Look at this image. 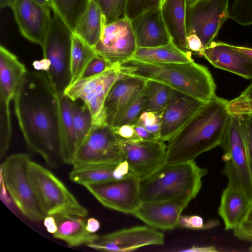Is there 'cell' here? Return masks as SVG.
I'll return each mask as SVG.
<instances>
[{
    "mask_svg": "<svg viewBox=\"0 0 252 252\" xmlns=\"http://www.w3.org/2000/svg\"><path fill=\"white\" fill-rule=\"evenodd\" d=\"M72 117L79 149L92 129V116L85 103L80 104L76 100L72 102Z\"/></svg>",
    "mask_w": 252,
    "mask_h": 252,
    "instance_id": "cell-33",
    "label": "cell"
},
{
    "mask_svg": "<svg viewBox=\"0 0 252 252\" xmlns=\"http://www.w3.org/2000/svg\"><path fill=\"white\" fill-rule=\"evenodd\" d=\"M205 103L173 89L169 100L162 112L159 140L168 141Z\"/></svg>",
    "mask_w": 252,
    "mask_h": 252,
    "instance_id": "cell-19",
    "label": "cell"
},
{
    "mask_svg": "<svg viewBox=\"0 0 252 252\" xmlns=\"http://www.w3.org/2000/svg\"><path fill=\"white\" fill-rule=\"evenodd\" d=\"M137 48L131 20L124 16L104 26L94 48L98 56L114 66L130 59Z\"/></svg>",
    "mask_w": 252,
    "mask_h": 252,
    "instance_id": "cell-12",
    "label": "cell"
},
{
    "mask_svg": "<svg viewBox=\"0 0 252 252\" xmlns=\"http://www.w3.org/2000/svg\"><path fill=\"white\" fill-rule=\"evenodd\" d=\"M59 97L44 71L27 70L14 98L15 114L27 145L52 168L65 164Z\"/></svg>",
    "mask_w": 252,
    "mask_h": 252,
    "instance_id": "cell-1",
    "label": "cell"
},
{
    "mask_svg": "<svg viewBox=\"0 0 252 252\" xmlns=\"http://www.w3.org/2000/svg\"><path fill=\"white\" fill-rule=\"evenodd\" d=\"M72 32L57 15L52 16L44 44L43 59L33 65L46 74L59 95L70 85V61Z\"/></svg>",
    "mask_w": 252,
    "mask_h": 252,
    "instance_id": "cell-5",
    "label": "cell"
},
{
    "mask_svg": "<svg viewBox=\"0 0 252 252\" xmlns=\"http://www.w3.org/2000/svg\"><path fill=\"white\" fill-rule=\"evenodd\" d=\"M116 67L121 74L160 82L204 102L216 95V84L210 71L194 61L161 63L130 59Z\"/></svg>",
    "mask_w": 252,
    "mask_h": 252,
    "instance_id": "cell-3",
    "label": "cell"
},
{
    "mask_svg": "<svg viewBox=\"0 0 252 252\" xmlns=\"http://www.w3.org/2000/svg\"><path fill=\"white\" fill-rule=\"evenodd\" d=\"M29 155L13 154L1 165V176L5 187L15 205L26 218L40 222L46 216L38 202L29 175L31 161Z\"/></svg>",
    "mask_w": 252,
    "mask_h": 252,
    "instance_id": "cell-7",
    "label": "cell"
},
{
    "mask_svg": "<svg viewBox=\"0 0 252 252\" xmlns=\"http://www.w3.org/2000/svg\"><path fill=\"white\" fill-rule=\"evenodd\" d=\"M114 66H115L97 55L88 64L80 78L98 75Z\"/></svg>",
    "mask_w": 252,
    "mask_h": 252,
    "instance_id": "cell-41",
    "label": "cell"
},
{
    "mask_svg": "<svg viewBox=\"0 0 252 252\" xmlns=\"http://www.w3.org/2000/svg\"><path fill=\"white\" fill-rule=\"evenodd\" d=\"M106 25L104 15L95 0H90L73 32L94 48Z\"/></svg>",
    "mask_w": 252,
    "mask_h": 252,
    "instance_id": "cell-27",
    "label": "cell"
},
{
    "mask_svg": "<svg viewBox=\"0 0 252 252\" xmlns=\"http://www.w3.org/2000/svg\"><path fill=\"white\" fill-rule=\"evenodd\" d=\"M137 48L165 45L172 41L160 7L148 10L131 21Z\"/></svg>",
    "mask_w": 252,
    "mask_h": 252,
    "instance_id": "cell-21",
    "label": "cell"
},
{
    "mask_svg": "<svg viewBox=\"0 0 252 252\" xmlns=\"http://www.w3.org/2000/svg\"><path fill=\"white\" fill-rule=\"evenodd\" d=\"M105 18L106 24L124 17L126 0H95Z\"/></svg>",
    "mask_w": 252,
    "mask_h": 252,
    "instance_id": "cell-38",
    "label": "cell"
},
{
    "mask_svg": "<svg viewBox=\"0 0 252 252\" xmlns=\"http://www.w3.org/2000/svg\"><path fill=\"white\" fill-rule=\"evenodd\" d=\"M100 226L99 221L95 218H91L86 221V229L89 232L95 233L99 229Z\"/></svg>",
    "mask_w": 252,
    "mask_h": 252,
    "instance_id": "cell-49",
    "label": "cell"
},
{
    "mask_svg": "<svg viewBox=\"0 0 252 252\" xmlns=\"http://www.w3.org/2000/svg\"><path fill=\"white\" fill-rule=\"evenodd\" d=\"M60 127L62 152L65 164L71 165L78 150L72 117L73 100L60 95Z\"/></svg>",
    "mask_w": 252,
    "mask_h": 252,
    "instance_id": "cell-26",
    "label": "cell"
},
{
    "mask_svg": "<svg viewBox=\"0 0 252 252\" xmlns=\"http://www.w3.org/2000/svg\"><path fill=\"white\" fill-rule=\"evenodd\" d=\"M122 141L113 127L106 124L93 126L71 165L118 164L123 161Z\"/></svg>",
    "mask_w": 252,
    "mask_h": 252,
    "instance_id": "cell-9",
    "label": "cell"
},
{
    "mask_svg": "<svg viewBox=\"0 0 252 252\" xmlns=\"http://www.w3.org/2000/svg\"><path fill=\"white\" fill-rule=\"evenodd\" d=\"M90 0H51V9L72 32Z\"/></svg>",
    "mask_w": 252,
    "mask_h": 252,
    "instance_id": "cell-31",
    "label": "cell"
},
{
    "mask_svg": "<svg viewBox=\"0 0 252 252\" xmlns=\"http://www.w3.org/2000/svg\"><path fill=\"white\" fill-rule=\"evenodd\" d=\"M27 70L18 58L4 46L0 47V123H11L10 103L14 98Z\"/></svg>",
    "mask_w": 252,
    "mask_h": 252,
    "instance_id": "cell-17",
    "label": "cell"
},
{
    "mask_svg": "<svg viewBox=\"0 0 252 252\" xmlns=\"http://www.w3.org/2000/svg\"><path fill=\"white\" fill-rule=\"evenodd\" d=\"M146 104L147 95L145 87L136 98L122 114L116 127L125 125H134L141 114L146 111Z\"/></svg>",
    "mask_w": 252,
    "mask_h": 252,
    "instance_id": "cell-35",
    "label": "cell"
},
{
    "mask_svg": "<svg viewBox=\"0 0 252 252\" xmlns=\"http://www.w3.org/2000/svg\"><path fill=\"white\" fill-rule=\"evenodd\" d=\"M194 0H193V1H194Z\"/></svg>",
    "mask_w": 252,
    "mask_h": 252,
    "instance_id": "cell-54",
    "label": "cell"
},
{
    "mask_svg": "<svg viewBox=\"0 0 252 252\" xmlns=\"http://www.w3.org/2000/svg\"><path fill=\"white\" fill-rule=\"evenodd\" d=\"M117 165L90 164L73 166L69 177L72 182L84 187L116 180L114 170Z\"/></svg>",
    "mask_w": 252,
    "mask_h": 252,
    "instance_id": "cell-29",
    "label": "cell"
},
{
    "mask_svg": "<svg viewBox=\"0 0 252 252\" xmlns=\"http://www.w3.org/2000/svg\"><path fill=\"white\" fill-rule=\"evenodd\" d=\"M114 128L116 133L123 140H141L138 136L133 125H125Z\"/></svg>",
    "mask_w": 252,
    "mask_h": 252,
    "instance_id": "cell-44",
    "label": "cell"
},
{
    "mask_svg": "<svg viewBox=\"0 0 252 252\" xmlns=\"http://www.w3.org/2000/svg\"><path fill=\"white\" fill-rule=\"evenodd\" d=\"M245 220L252 224V204L247 214Z\"/></svg>",
    "mask_w": 252,
    "mask_h": 252,
    "instance_id": "cell-52",
    "label": "cell"
},
{
    "mask_svg": "<svg viewBox=\"0 0 252 252\" xmlns=\"http://www.w3.org/2000/svg\"><path fill=\"white\" fill-rule=\"evenodd\" d=\"M36 3L42 5V6H51V0H33ZM51 8V7H50Z\"/></svg>",
    "mask_w": 252,
    "mask_h": 252,
    "instance_id": "cell-51",
    "label": "cell"
},
{
    "mask_svg": "<svg viewBox=\"0 0 252 252\" xmlns=\"http://www.w3.org/2000/svg\"><path fill=\"white\" fill-rule=\"evenodd\" d=\"M187 44L189 50L198 53L199 54L203 49V46L201 39L193 32L188 34Z\"/></svg>",
    "mask_w": 252,
    "mask_h": 252,
    "instance_id": "cell-45",
    "label": "cell"
},
{
    "mask_svg": "<svg viewBox=\"0 0 252 252\" xmlns=\"http://www.w3.org/2000/svg\"><path fill=\"white\" fill-rule=\"evenodd\" d=\"M29 171L38 202L46 216L70 214L83 218L88 216L87 209L51 171L32 161Z\"/></svg>",
    "mask_w": 252,
    "mask_h": 252,
    "instance_id": "cell-6",
    "label": "cell"
},
{
    "mask_svg": "<svg viewBox=\"0 0 252 252\" xmlns=\"http://www.w3.org/2000/svg\"><path fill=\"white\" fill-rule=\"evenodd\" d=\"M162 112L144 111L141 114L137 122L133 125L143 126L159 139Z\"/></svg>",
    "mask_w": 252,
    "mask_h": 252,
    "instance_id": "cell-39",
    "label": "cell"
},
{
    "mask_svg": "<svg viewBox=\"0 0 252 252\" xmlns=\"http://www.w3.org/2000/svg\"><path fill=\"white\" fill-rule=\"evenodd\" d=\"M239 118L252 173V115L240 116Z\"/></svg>",
    "mask_w": 252,
    "mask_h": 252,
    "instance_id": "cell-42",
    "label": "cell"
},
{
    "mask_svg": "<svg viewBox=\"0 0 252 252\" xmlns=\"http://www.w3.org/2000/svg\"><path fill=\"white\" fill-rule=\"evenodd\" d=\"M232 48L235 50L242 53L246 56L252 59V48L245 46H240L231 45Z\"/></svg>",
    "mask_w": 252,
    "mask_h": 252,
    "instance_id": "cell-50",
    "label": "cell"
},
{
    "mask_svg": "<svg viewBox=\"0 0 252 252\" xmlns=\"http://www.w3.org/2000/svg\"><path fill=\"white\" fill-rule=\"evenodd\" d=\"M252 200L239 190L227 186L223 190L218 213L225 229L232 230L245 220Z\"/></svg>",
    "mask_w": 252,
    "mask_h": 252,
    "instance_id": "cell-25",
    "label": "cell"
},
{
    "mask_svg": "<svg viewBox=\"0 0 252 252\" xmlns=\"http://www.w3.org/2000/svg\"><path fill=\"white\" fill-rule=\"evenodd\" d=\"M10 7L21 34L42 48L52 16L51 8L33 0H12Z\"/></svg>",
    "mask_w": 252,
    "mask_h": 252,
    "instance_id": "cell-16",
    "label": "cell"
},
{
    "mask_svg": "<svg viewBox=\"0 0 252 252\" xmlns=\"http://www.w3.org/2000/svg\"><path fill=\"white\" fill-rule=\"evenodd\" d=\"M220 224L218 220H211L204 223L203 219L197 215H181L178 226L193 230L208 229L214 228Z\"/></svg>",
    "mask_w": 252,
    "mask_h": 252,
    "instance_id": "cell-40",
    "label": "cell"
},
{
    "mask_svg": "<svg viewBox=\"0 0 252 252\" xmlns=\"http://www.w3.org/2000/svg\"><path fill=\"white\" fill-rule=\"evenodd\" d=\"M145 82L144 79L120 73L104 101L103 113L106 125L116 127L122 114L144 89Z\"/></svg>",
    "mask_w": 252,
    "mask_h": 252,
    "instance_id": "cell-18",
    "label": "cell"
},
{
    "mask_svg": "<svg viewBox=\"0 0 252 252\" xmlns=\"http://www.w3.org/2000/svg\"><path fill=\"white\" fill-rule=\"evenodd\" d=\"M163 243V234L155 228L148 225L136 226L99 236L97 241L88 247L98 251L126 252Z\"/></svg>",
    "mask_w": 252,
    "mask_h": 252,
    "instance_id": "cell-15",
    "label": "cell"
},
{
    "mask_svg": "<svg viewBox=\"0 0 252 252\" xmlns=\"http://www.w3.org/2000/svg\"><path fill=\"white\" fill-rule=\"evenodd\" d=\"M130 59L161 63H185L193 61L191 52H184L172 41L167 45L156 47L137 48Z\"/></svg>",
    "mask_w": 252,
    "mask_h": 252,
    "instance_id": "cell-28",
    "label": "cell"
},
{
    "mask_svg": "<svg viewBox=\"0 0 252 252\" xmlns=\"http://www.w3.org/2000/svg\"><path fill=\"white\" fill-rule=\"evenodd\" d=\"M189 202L184 199L141 201L131 215L154 228L172 230L178 226L181 213Z\"/></svg>",
    "mask_w": 252,
    "mask_h": 252,
    "instance_id": "cell-20",
    "label": "cell"
},
{
    "mask_svg": "<svg viewBox=\"0 0 252 252\" xmlns=\"http://www.w3.org/2000/svg\"><path fill=\"white\" fill-rule=\"evenodd\" d=\"M43 220L44 225L48 232L54 234L57 232L58 226L54 216H46Z\"/></svg>",
    "mask_w": 252,
    "mask_h": 252,
    "instance_id": "cell-47",
    "label": "cell"
},
{
    "mask_svg": "<svg viewBox=\"0 0 252 252\" xmlns=\"http://www.w3.org/2000/svg\"><path fill=\"white\" fill-rule=\"evenodd\" d=\"M194 0H188V3L189 4L192 2Z\"/></svg>",
    "mask_w": 252,
    "mask_h": 252,
    "instance_id": "cell-53",
    "label": "cell"
},
{
    "mask_svg": "<svg viewBox=\"0 0 252 252\" xmlns=\"http://www.w3.org/2000/svg\"><path fill=\"white\" fill-rule=\"evenodd\" d=\"M228 2L229 0H195L188 4L187 35L195 33L201 39L203 49L214 41L228 18Z\"/></svg>",
    "mask_w": 252,
    "mask_h": 252,
    "instance_id": "cell-11",
    "label": "cell"
},
{
    "mask_svg": "<svg viewBox=\"0 0 252 252\" xmlns=\"http://www.w3.org/2000/svg\"><path fill=\"white\" fill-rule=\"evenodd\" d=\"M163 0H126L124 16L132 20L150 10L160 7Z\"/></svg>",
    "mask_w": 252,
    "mask_h": 252,
    "instance_id": "cell-37",
    "label": "cell"
},
{
    "mask_svg": "<svg viewBox=\"0 0 252 252\" xmlns=\"http://www.w3.org/2000/svg\"><path fill=\"white\" fill-rule=\"evenodd\" d=\"M208 173L194 160L165 163L149 176L139 180L141 201L184 199L190 201L199 193L202 179Z\"/></svg>",
    "mask_w": 252,
    "mask_h": 252,
    "instance_id": "cell-4",
    "label": "cell"
},
{
    "mask_svg": "<svg viewBox=\"0 0 252 252\" xmlns=\"http://www.w3.org/2000/svg\"><path fill=\"white\" fill-rule=\"evenodd\" d=\"M227 110L230 115L244 116L252 115V83L235 98L228 101Z\"/></svg>",
    "mask_w": 252,
    "mask_h": 252,
    "instance_id": "cell-34",
    "label": "cell"
},
{
    "mask_svg": "<svg viewBox=\"0 0 252 252\" xmlns=\"http://www.w3.org/2000/svg\"><path fill=\"white\" fill-rule=\"evenodd\" d=\"M181 252H216L218 250L214 246H193L188 249L183 250Z\"/></svg>",
    "mask_w": 252,
    "mask_h": 252,
    "instance_id": "cell-48",
    "label": "cell"
},
{
    "mask_svg": "<svg viewBox=\"0 0 252 252\" xmlns=\"http://www.w3.org/2000/svg\"><path fill=\"white\" fill-rule=\"evenodd\" d=\"M122 140L123 160L139 179L149 176L165 163L167 145L164 141Z\"/></svg>",
    "mask_w": 252,
    "mask_h": 252,
    "instance_id": "cell-14",
    "label": "cell"
},
{
    "mask_svg": "<svg viewBox=\"0 0 252 252\" xmlns=\"http://www.w3.org/2000/svg\"><path fill=\"white\" fill-rule=\"evenodd\" d=\"M235 237L252 244L249 251L252 252V224L244 220L238 226L232 229Z\"/></svg>",
    "mask_w": 252,
    "mask_h": 252,
    "instance_id": "cell-43",
    "label": "cell"
},
{
    "mask_svg": "<svg viewBox=\"0 0 252 252\" xmlns=\"http://www.w3.org/2000/svg\"><path fill=\"white\" fill-rule=\"evenodd\" d=\"M172 90L171 88L160 82L146 80V111L161 112L169 100Z\"/></svg>",
    "mask_w": 252,
    "mask_h": 252,
    "instance_id": "cell-32",
    "label": "cell"
},
{
    "mask_svg": "<svg viewBox=\"0 0 252 252\" xmlns=\"http://www.w3.org/2000/svg\"><path fill=\"white\" fill-rule=\"evenodd\" d=\"M58 229L53 234L57 239L63 241L70 247L89 246L98 239L99 236L89 232L86 229V221L83 217L70 214L54 216Z\"/></svg>",
    "mask_w": 252,
    "mask_h": 252,
    "instance_id": "cell-24",
    "label": "cell"
},
{
    "mask_svg": "<svg viewBox=\"0 0 252 252\" xmlns=\"http://www.w3.org/2000/svg\"><path fill=\"white\" fill-rule=\"evenodd\" d=\"M223 151L222 171L227 186L240 190L252 200V173L239 117L231 115L220 145Z\"/></svg>",
    "mask_w": 252,
    "mask_h": 252,
    "instance_id": "cell-8",
    "label": "cell"
},
{
    "mask_svg": "<svg viewBox=\"0 0 252 252\" xmlns=\"http://www.w3.org/2000/svg\"><path fill=\"white\" fill-rule=\"evenodd\" d=\"M120 73L116 66L98 75L80 78L69 85L64 94L73 101L81 100L88 107L93 126L105 123L103 106L106 96Z\"/></svg>",
    "mask_w": 252,
    "mask_h": 252,
    "instance_id": "cell-10",
    "label": "cell"
},
{
    "mask_svg": "<svg viewBox=\"0 0 252 252\" xmlns=\"http://www.w3.org/2000/svg\"><path fill=\"white\" fill-rule=\"evenodd\" d=\"M141 140H155L158 139L154 134L147 130L145 127L138 125H133Z\"/></svg>",
    "mask_w": 252,
    "mask_h": 252,
    "instance_id": "cell-46",
    "label": "cell"
},
{
    "mask_svg": "<svg viewBox=\"0 0 252 252\" xmlns=\"http://www.w3.org/2000/svg\"><path fill=\"white\" fill-rule=\"evenodd\" d=\"M188 0H163L162 16L172 41L186 53L191 52L187 44V14Z\"/></svg>",
    "mask_w": 252,
    "mask_h": 252,
    "instance_id": "cell-23",
    "label": "cell"
},
{
    "mask_svg": "<svg viewBox=\"0 0 252 252\" xmlns=\"http://www.w3.org/2000/svg\"><path fill=\"white\" fill-rule=\"evenodd\" d=\"M199 55L216 68L252 79V59L235 50L230 44L213 41Z\"/></svg>",
    "mask_w": 252,
    "mask_h": 252,
    "instance_id": "cell-22",
    "label": "cell"
},
{
    "mask_svg": "<svg viewBox=\"0 0 252 252\" xmlns=\"http://www.w3.org/2000/svg\"><path fill=\"white\" fill-rule=\"evenodd\" d=\"M139 180L132 175L85 187L104 207L131 214L141 202Z\"/></svg>",
    "mask_w": 252,
    "mask_h": 252,
    "instance_id": "cell-13",
    "label": "cell"
},
{
    "mask_svg": "<svg viewBox=\"0 0 252 252\" xmlns=\"http://www.w3.org/2000/svg\"><path fill=\"white\" fill-rule=\"evenodd\" d=\"M228 101L215 96L167 141L165 163L194 160L201 154L220 146L231 115Z\"/></svg>",
    "mask_w": 252,
    "mask_h": 252,
    "instance_id": "cell-2",
    "label": "cell"
},
{
    "mask_svg": "<svg viewBox=\"0 0 252 252\" xmlns=\"http://www.w3.org/2000/svg\"><path fill=\"white\" fill-rule=\"evenodd\" d=\"M228 18L242 26L252 25V0H234Z\"/></svg>",
    "mask_w": 252,
    "mask_h": 252,
    "instance_id": "cell-36",
    "label": "cell"
},
{
    "mask_svg": "<svg viewBox=\"0 0 252 252\" xmlns=\"http://www.w3.org/2000/svg\"><path fill=\"white\" fill-rule=\"evenodd\" d=\"M96 55L93 47L72 33L70 61V85L81 78L88 64Z\"/></svg>",
    "mask_w": 252,
    "mask_h": 252,
    "instance_id": "cell-30",
    "label": "cell"
}]
</instances>
